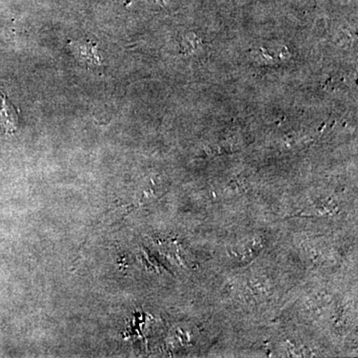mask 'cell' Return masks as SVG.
<instances>
[{
    "instance_id": "1",
    "label": "cell",
    "mask_w": 358,
    "mask_h": 358,
    "mask_svg": "<svg viewBox=\"0 0 358 358\" xmlns=\"http://www.w3.org/2000/svg\"><path fill=\"white\" fill-rule=\"evenodd\" d=\"M17 128V110L7 96L0 93V131L6 134H13Z\"/></svg>"
}]
</instances>
